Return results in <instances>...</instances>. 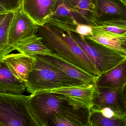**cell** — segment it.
Wrapping results in <instances>:
<instances>
[{"label": "cell", "instance_id": "obj_1", "mask_svg": "<svg viewBox=\"0 0 126 126\" xmlns=\"http://www.w3.org/2000/svg\"><path fill=\"white\" fill-rule=\"evenodd\" d=\"M38 34L54 54L96 78L100 75L93 63L70 34L52 26H39Z\"/></svg>", "mask_w": 126, "mask_h": 126}, {"label": "cell", "instance_id": "obj_2", "mask_svg": "<svg viewBox=\"0 0 126 126\" xmlns=\"http://www.w3.org/2000/svg\"><path fill=\"white\" fill-rule=\"evenodd\" d=\"M31 57L32 68L25 82L27 91L29 93L67 87L89 86L35 56Z\"/></svg>", "mask_w": 126, "mask_h": 126}, {"label": "cell", "instance_id": "obj_3", "mask_svg": "<svg viewBox=\"0 0 126 126\" xmlns=\"http://www.w3.org/2000/svg\"><path fill=\"white\" fill-rule=\"evenodd\" d=\"M27 104L38 126H47L49 118L55 114H69L84 108L68 100L61 94L43 92L31 94Z\"/></svg>", "mask_w": 126, "mask_h": 126}, {"label": "cell", "instance_id": "obj_4", "mask_svg": "<svg viewBox=\"0 0 126 126\" xmlns=\"http://www.w3.org/2000/svg\"><path fill=\"white\" fill-rule=\"evenodd\" d=\"M29 96L0 93V126H38L27 104Z\"/></svg>", "mask_w": 126, "mask_h": 126}, {"label": "cell", "instance_id": "obj_5", "mask_svg": "<svg viewBox=\"0 0 126 126\" xmlns=\"http://www.w3.org/2000/svg\"><path fill=\"white\" fill-rule=\"evenodd\" d=\"M70 34L93 63L100 74L126 60V56L114 50L76 33L70 32Z\"/></svg>", "mask_w": 126, "mask_h": 126}, {"label": "cell", "instance_id": "obj_6", "mask_svg": "<svg viewBox=\"0 0 126 126\" xmlns=\"http://www.w3.org/2000/svg\"><path fill=\"white\" fill-rule=\"evenodd\" d=\"M93 26H126V1L94 0Z\"/></svg>", "mask_w": 126, "mask_h": 126}, {"label": "cell", "instance_id": "obj_7", "mask_svg": "<svg viewBox=\"0 0 126 126\" xmlns=\"http://www.w3.org/2000/svg\"><path fill=\"white\" fill-rule=\"evenodd\" d=\"M39 26L20 7L13 12L8 32V44L10 52L14 50V46L20 41L37 34Z\"/></svg>", "mask_w": 126, "mask_h": 126}, {"label": "cell", "instance_id": "obj_8", "mask_svg": "<svg viewBox=\"0 0 126 126\" xmlns=\"http://www.w3.org/2000/svg\"><path fill=\"white\" fill-rule=\"evenodd\" d=\"M123 87L115 89L95 85L92 107L100 109H110L116 114L126 115L123 100Z\"/></svg>", "mask_w": 126, "mask_h": 126}, {"label": "cell", "instance_id": "obj_9", "mask_svg": "<svg viewBox=\"0 0 126 126\" xmlns=\"http://www.w3.org/2000/svg\"><path fill=\"white\" fill-rule=\"evenodd\" d=\"M34 56L52 66L71 77L81 81L87 86L95 85L96 78L63 60L54 53L51 55H37Z\"/></svg>", "mask_w": 126, "mask_h": 126}, {"label": "cell", "instance_id": "obj_10", "mask_svg": "<svg viewBox=\"0 0 126 126\" xmlns=\"http://www.w3.org/2000/svg\"><path fill=\"white\" fill-rule=\"evenodd\" d=\"M79 23L73 12L63 0H58L53 13L45 21V24L58 27L66 32L76 33Z\"/></svg>", "mask_w": 126, "mask_h": 126}, {"label": "cell", "instance_id": "obj_11", "mask_svg": "<svg viewBox=\"0 0 126 126\" xmlns=\"http://www.w3.org/2000/svg\"><path fill=\"white\" fill-rule=\"evenodd\" d=\"M58 0H23L21 7L38 26L45 25L46 19L53 13Z\"/></svg>", "mask_w": 126, "mask_h": 126}, {"label": "cell", "instance_id": "obj_12", "mask_svg": "<svg viewBox=\"0 0 126 126\" xmlns=\"http://www.w3.org/2000/svg\"><path fill=\"white\" fill-rule=\"evenodd\" d=\"M94 88L95 85L89 86L67 87L40 92L61 94L68 100L82 108H90L93 107Z\"/></svg>", "mask_w": 126, "mask_h": 126}, {"label": "cell", "instance_id": "obj_13", "mask_svg": "<svg viewBox=\"0 0 126 126\" xmlns=\"http://www.w3.org/2000/svg\"><path fill=\"white\" fill-rule=\"evenodd\" d=\"M2 59L16 77L21 82L27 81L32 68V57L19 53L8 54Z\"/></svg>", "mask_w": 126, "mask_h": 126}, {"label": "cell", "instance_id": "obj_14", "mask_svg": "<svg viewBox=\"0 0 126 126\" xmlns=\"http://www.w3.org/2000/svg\"><path fill=\"white\" fill-rule=\"evenodd\" d=\"M126 83V60L95 78V85L100 87L120 88Z\"/></svg>", "mask_w": 126, "mask_h": 126}, {"label": "cell", "instance_id": "obj_15", "mask_svg": "<svg viewBox=\"0 0 126 126\" xmlns=\"http://www.w3.org/2000/svg\"><path fill=\"white\" fill-rule=\"evenodd\" d=\"M90 108H80L64 114H55L49 118L47 126H89Z\"/></svg>", "mask_w": 126, "mask_h": 126}, {"label": "cell", "instance_id": "obj_16", "mask_svg": "<svg viewBox=\"0 0 126 126\" xmlns=\"http://www.w3.org/2000/svg\"><path fill=\"white\" fill-rule=\"evenodd\" d=\"M13 48L14 50L30 57L37 55H51L53 53L44 44L43 38L38 33L19 41Z\"/></svg>", "mask_w": 126, "mask_h": 126}, {"label": "cell", "instance_id": "obj_17", "mask_svg": "<svg viewBox=\"0 0 126 126\" xmlns=\"http://www.w3.org/2000/svg\"><path fill=\"white\" fill-rule=\"evenodd\" d=\"M79 23L93 26L94 0H63Z\"/></svg>", "mask_w": 126, "mask_h": 126}, {"label": "cell", "instance_id": "obj_18", "mask_svg": "<svg viewBox=\"0 0 126 126\" xmlns=\"http://www.w3.org/2000/svg\"><path fill=\"white\" fill-rule=\"evenodd\" d=\"M26 90L25 82L16 77L0 58V93L22 94Z\"/></svg>", "mask_w": 126, "mask_h": 126}, {"label": "cell", "instance_id": "obj_19", "mask_svg": "<svg viewBox=\"0 0 126 126\" xmlns=\"http://www.w3.org/2000/svg\"><path fill=\"white\" fill-rule=\"evenodd\" d=\"M86 38L114 50L126 56V39L108 35L93 26L92 35Z\"/></svg>", "mask_w": 126, "mask_h": 126}, {"label": "cell", "instance_id": "obj_20", "mask_svg": "<svg viewBox=\"0 0 126 126\" xmlns=\"http://www.w3.org/2000/svg\"><path fill=\"white\" fill-rule=\"evenodd\" d=\"M89 126H126V116L115 115L108 117L102 114L99 109L92 107Z\"/></svg>", "mask_w": 126, "mask_h": 126}, {"label": "cell", "instance_id": "obj_21", "mask_svg": "<svg viewBox=\"0 0 126 126\" xmlns=\"http://www.w3.org/2000/svg\"><path fill=\"white\" fill-rule=\"evenodd\" d=\"M12 15L13 12H8L0 24V58L10 53L8 44V32Z\"/></svg>", "mask_w": 126, "mask_h": 126}, {"label": "cell", "instance_id": "obj_22", "mask_svg": "<svg viewBox=\"0 0 126 126\" xmlns=\"http://www.w3.org/2000/svg\"><path fill=\"white\" fill-rule=\"evenodd\" d=\"M99 31L110 36L126 39V26L101 25L93 26Z\"/></svg>", "mask_w": 126, "mask_h": 126}, {"label": "cell", "instance_id": "obj_23", "mask_svg": "<svg viewBox=\"0 0 126 126\" xmlns=\"http://www.w3.org/2000/svg\"><path fill=\"white\" fill-rule=\"evenodd\" d=\"M23 0H0V4L8 12H13L21 7Z\"/></svg>", "mask_w": 126, "mask_h": 126}, {"label": "cell", "instance_id": "obj_24", "mask_svg": "<svg viewBox=\"0 0 126 126\" xmlns=\"http://www.w3.org/2000/svg\"><path fill=\"white\" fill-rule=\"evenodd\" d=\"M93 26L85 24L79 23L76 29V33L82 37H87L92 33Z\"/></svg>", "mask_w": 126, "mask_h": 126}, {"label": "cell", "instance_id": "obj_25", "mask_svg": "<svg viewBox=\"0 0 126 126\" xmlns=\"http://www.w3.org/2000/svg\"><path fill=\"white\" fill-rule=\"evenodd\" d=\"M123 95L124 109H125V114H126V83L125 86L123 87Z\"/></svg>", "mask_w": 126, "mask_h": 126}, {"label": "cell", "instance_id": "obj_26", "mask_svg": "<svg viewBox=\"0 0 126 126\" xmlns=\"http://www.w3.org/2000/svg\"><path fill=\"white\" fill-rule=\"evenodd\" d=\"M8 11H7L0 4V15L1 14H6L8 13Z\"/></svg>", "mask_w": 126, "mask_h": 126}, {"label": "cell", "instance_id": "obj_27", "mask_svg": "<svg viewBox=\"0 0 126 126\" xmlns=\"http://www.w3.org/2000/svg\"><path fill=\"white\" fill-rule=\"evenodd\" d=\"M6 14L0 15V24L2 22L3 20L4 19V18H5V16H6Z\"/></svg>", "mask_w": 126, "mask_h": 126}, {"label": "cell", "instance_id": "obj_28", "mask_svg": "<svg viewBox=\"0 0 126 126\" xmlns=\"http://www.w3.org/2000/svg\"><path fill=\"white\" fill-rule=\"evenodd\" d=\"M124 0L126 1V0Z\"/></svg>", "mask_w": 126, "mask_h": 126}, {"label": "cell", "instance_id": "obj_29", "mask_svg": "<svg viewBox=\"0 0 126 126\" xmlns=\"http://www.w3.org/2000/svg\"></svg>", "mask_w": 126, "mask_h": 126}]
</instances>
